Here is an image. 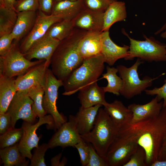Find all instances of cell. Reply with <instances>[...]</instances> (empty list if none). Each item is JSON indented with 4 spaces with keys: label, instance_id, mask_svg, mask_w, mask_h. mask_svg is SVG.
<instances>
[{
    "label": "cell",
    "instance_id": "36",
    "mask_svg": "<svg viewBox=\"0 0 166 166\" xmlns=\"http://www.w3.org/2000/svg\"><path fill=\"white\" fill-rule=\"evenodd\" d=\"M88 144L89 158L87 166H109L105 157L99 155L92 145L90 143Z\"/></svg>",
    "mask_w": 166,
    "mask_h": 166
},
{
    "label": "cell",
    "instance_id": "10",
    "mask_svg": "<svg viewBox=\"0 0 166 166\" xmlns=\"http://www.w3.org/2000/svg\"><path fill=\"white\" fill-rule=\"evenodd\" d=\"M44 124H47L50 129L54 128V121L51 115L39 118L38 121L35 124L25 121L22 123L21 128L23 131V135L18 143V147L23 156L30 160L32 156L31 151L33 148L38 147V142L42 136H38L36 130Z\"/></svg>",
    "mask_w": 166,
    "mask_h": 166
},
{
    "label": "cell",
    "instance_id": "7",
    "mask_svg": "<svg viewBox=\"0 0 166 166\" xmlns=\"http://www.w3.org/2000/svg\"><path fill=\"white\" fill-rule=\"evenodd\" d=\"M45 61H31L28 60L21 52L18 42L14 41L7 53L4 56H0V73L10 77H18Z\"/></svg>",
    "mask_w": 166,
    "mask_h": 166
},
{
    "label": "cell",
    "instance_id": "33",
    "mask_svg": "<svg viewBox=\"0 0 166 166\" xmlns=\"http://www.w3.org/2000/svg\"><path fill=\"white\" fill-rule=\"evenodd\" d=\"M49 148L48 144L46 143L39 145L38 148H35L30 166H46L44 156L46 152Z\"/></svg>",
    "mask_w": 166,
    "mask_h": 166
},
{
    "label": "cell",
    "instance_id": "39",
    "mask_svg": "<svg viewBox=\"0 0 166 166\" xmlns=\"http://www.w3.org/2000/svg\"><path fill=\"white\" fill-rule=\"evenodd\" d=\"M14 40L11 33L0 37V55H5L10 48Z\"/></svg>",
    "mask_w": 166,
    "mask_h": 166
},
{
    "label": "cell",
    "instance_id": "21",
    "mask_svg": "<svg viewBox=\"0 0 166 166\" xmlns=\"http://www.w3.org/2000/svg\"><path fill=\"white\" fill-rule=\"evenodd\" d=\"M101 105L84 108L79 107L74 116L76 128L81 135L87 134L93 129Z\"/></svg>",
    "mask_w": 166,
    "mask_h": 166
},
{
    "label": "cell",
    "instance_id": "42",
    "mask_svg": "<svg viewBox=\"0 0 166 166\" xmlns=\"http://www.w3.org/2000/svg\"><path fill=\"white\" fill-rule=\"evenodd\" d=\"M39 10L45 13H51L54 0H38Z\"/></svg>",
    "mask_w": 166,
    "mask_h": 166
},
{
    "label": "cell",
    "instance_id": "16",
    "mask_svg": "<svg viewBox=\"0 0 166 166\" xmlns=\"http://www.w3.org/2000/svg\"><path fill=\"white\" fill-rule=\"evenodd\" d=\"M104 14L84 7L73 20L74 27L86 31L102 32Z\"/></svg>",
    "mask_w": 166,
    "mask_h": 166
},
{
    "label": "cell",
    "instance_id": "6",
    "mask_svg": "<svg viewBox=\"0 0 166 166\" xmlns=\"http://www.w3.org/2000/svg\"><path fill=\"white\" fill-rule=\"evenodd\" d=\"M143 62L137 58L136 61L130 67H127L120 65L116 67L119 76L123 81V87L120 94L126 99H130L140 94L147 88L151 86L153 81L156 78L145 76L142 80L140 79L138 69Z\"/></svg>",
    "mask_w": 166,
    "mask_h": 166
},
{
    "label": "cell",
    "instance_id": "35",
    "mask_svg": "<svg viewBox=\"0 0 166 166\" xmlns=\"http://www.w3.org/2000/svg\"><path fill=\"white\" fill-rule=\"evenodd\" d=\"M117 0H83L85 8L97 11L104 12L109 6Z\"/></svg>",
    "mask_w": 166,
    "mask_h": 166
},
{
    "label": "cell",
    "instance_id": "23",
    "mask_svg": "<svg viewBox=\"0 0 166 166\" xmlns=\"http://www.w3.org/2000/svg\"><path fill=\"white\" fill-rule=\"evenodd\" d=\"M37 16L36 11H25L17 13L16 21L11 33L15 42L18 41L33 28Z\"/></svg>",
    "mask_w": 166,
    "mask_h": 166
},
{
    "label": "cell",
    "instance_id": "27",
    "mask_svg": "<svg viewBox=\"0 0 166 166\" xmlns=\"http://www.w3.org/2000/svg\"><path fill=\"white\" fill-rule=\"evenodd\" d=\"M0 156L4 166H27L29 160L20 151L18 143L14 145L0 149Z\"/></svg>",
    "mask_w": 166,
    "mask_h": 166
},
{
    "label": "cell",
    "instance_id": "25",
    "mask_svg": "<svg viewBox=\"0 0 166 166\" xmlns=\"http://www.w3.org/2000/svg\"><path fill=\"white\" fill-rule=\"evenodd\" d=\"M127 17L125 3L116 1L112 3L104 12L103 31H109L115 23L124 21Z\"/></svg>",
    "mask_w": 166,
    "mask_h": 166
},
{
    "label": "cell",
    "instance_id": "34",
    "mask_svg": "<svg viewBox=\"0 0 166 166\" xmlns=\"http://www.w3.org/2000/svg\"><path fill=\"white\" fill-rule=\"evenodd\" d=\"M147 166L145 152L142 147L139 145L123 166Z\"/></svg>",
    "mask_w": 166,
    "mask_h": 166
},
{
    "label": "cell",
    "instance_id": "47",
    "mask_svg": "<svg viewBox=\"0 0 166 166\" xmlns=\"http://www.w3.org/2000/svg\"><path fill=\"white\" fill-rule=\"evenodd\" d=\"M166 29V22L163 26L155 33V34L157 35L161 33Z\"/></svg>",
    "mask_w": 166,
    "mask_h": 166
},
{
    "label": "cell",
    "instance_id": "24",
    "mask_svg": "<svg viewBox=\"0 0 166 166\" xmlns=\"http://www.w3.org/2000/svg\"><path fill=\"white\" fill-rule=\"evenodd\" d=\"M84 7L83 0H63L54 3L51 14L62 20H72Z\"/></svg>",
    "mask_w": 166,
    "mask_h": 166
},
{
    "label": "cell",
    "instance_id": "31",
    "mask_svg": "<svg viewBox=\"0 0 166 166\" xmlns=\"http://www.w3.org/2000/svg\"><path fill=\"white\" fill-rule=\"evenodd\" d=\"M27 93L33 101L32 109L37 117L39 118L45 117L47 113L42 106L43 88L40 85L34 86L28 90Z\"/></svg>",
    "mask_w": 166,
    "mask_h": 166
},
{
    "label": "cell",
    "instance_id": "43",
    "mask_svg": "<svg viewBox=\"0 0 166 166\" xmlns=\"http://www.w3.org/2000/svg\"><path fill=\"white\" fill-rule=\"evenodd\" d=\"M62 156V153H59L53 157L50 160L51 165L52 166H64L67 162V159L64 157L61 161H60Z\"/></svg>",
    "mask_w": 166,
    "mask_h": 166
},
{
    "label": "cell",
    "instance_id": "29",
    "mask_svg": "<svg viewBox=\"0 0 166 166\" xmlns=\"http://www.w3.org/2000/svg\"><path fill=\"white\" fill-rule=\"evenodd\" d=\"M74 28L73 20H62L53 24L45 35L60 41L68 36Z\"/></svg>",
    "mask_w": 166,
    "mask_h": 166
},
{
    "label": "cell",
    "instance_id": "38",
    "mask_svg": "<svg viewBox=\"0 0 166 166\" xmlns=\"http://www.w3.org/2000/svg\"><path fill=\"white\" fill-rule=\"evenodd\" d=\"M79 154L81 166H87L89 158V149L88 143L83 139L76 144L75 147Z\"/></svg>",
    "mask_w": 166,
    "mask_h": 166
},
{
    "label": "cell",
    "instance_id": "11",
    "mask_svg": "<svg viewBox=\"0 0 166 166\" xmlns=\"http://www.w3.org/2000/svg\"><path fill=\"white\" fill-rule=\"evenodd\" d=\"M33 103L27 92H16L6 111L10 116L12 127H14L16 122L19 119L33 124L37 117L32 109Z\"/></svg>",
    "mask_w": 166,
    "mask_h": 166
},
{
    "label": "cell",
    "instance_id": "41",
    "mask_svg": "<svg viewBox=\"0 0 166 166\" xmlns=\"http://www.w3.org/2000/svg\"><path fill=\"white\" fill-rule=\"evenodd\" d=\"M10 116L7 112L0 113V134H2L11 128Z\"/></svg>",
    "mask_w": 166,
    "mask_h": 166
},
{
    "label": "cell",
    "instance_id": "5",
    "mask_svg": "<svg viewBox=\"0 0 166 166\" xmlns=\"http://www.w3.org/2000/svg\"><path fill=\"white\" fill-rule=\"evenodd\" d=\"M128 38L130 45L128 55L124 59L131 60L137 57L142 61L148 62L166 61V45L156 40L154 38L144 36L145 40H138L130 37L124 31Z\"/></svg>",
    "mask_w": 166,
    "mask_h": 166
},
{
    "label": "cell",
    "instance_id": "48",
    "mask_svg": "<svg viewBox=\"0 0 166 166\" xmlns=\"http://www.w3.org/2000/svg\"><path fill=\"white\" fill-rule=\"evenodd\" d=\"M161 33L160 37L166 39V29Z\"/></svg>",
    "mask_w": 166,
    "mask_h": 166
},
{
    "label": "cell",
    "instance_id": "40",
    "mask_svg": "<svg viewBox=\"0 0 166 166\" xmlns=\"http://www.w3.org/2000/svg\"><path fill=\"white\" fill-rule=\"evenodd\" d=\"M144 92L148 95L157 96L160 100L163 99V107H166V80H165L164 84L161 87H155L152 89H146Z\"/></svg>",
    "mask_w": 166,
    "mask_h": 166
},
{
    "label": "cell",
    "instance_id": "50",
    "mask_svg": "<svg viewBox=\"0 0 166 166\" xmlns=\"http://www.w3.org/2000/svg\"><path fill=\"white\" fill-rule=\"evenodd\" d=\"M20 0H17V2L20 1Z\"/></svg>",
    "mask_w": 166,
    "mask_h": 166
},
{
    "label": "cell",
    "instance_id": "18",
    "mask_svg": "<svg viewBox=\"0 0 166 166\" xmlns=\"http://www.w3.org/2000/svg\"><path fill=\"white\" fill-rule=\"evenodd\" d=\"M129 46L118 45L111 40L109 31H103L101 54L105 62L109 66H113L118 60L125 58L128 55Z\"/></svg>",
    "mask_w": 166,
    "mask_h": 166
},
{
    "label": "cell",
    "instance_id": "3",
    "mask_svg": "<svg viewBox=\"0 0 166 166\" xmlns=\"http://www.w3.org/2000/svg\"><path fill=\"white\" fill-rule=\"evenodd\" d=\"M105 61L101 54L84 60L81 65L63 81V95L73 94L82 88L97 81L103 72Z\"/></svg>",
    "mask_w": 166,
    "mask_h": 166
},
{
    "label": "cell",
    "instance_id": "15",
    "mask_svg": "<svg viewBox=\"0 0 166 166\" xmlns=\"http://www.w3.org/2000/svg\"><path fill=\"white\" fill-rule=\"evenodd\" d=\"M60 41L45 35L24 54L28 60H44L49 65L53 55Z\"/></svg>",
    "mask_w": 166,
    "mask_h": 166
},
{
    "label": "cell",
    "instance_id": "32",
    "mask_svg": "<svg viewBox=\"0 0 166 166\" xmlns=\"http://www.w3.org/2000/svg\"><path fill=\"white\" fill-rule=\"evenodd\" d=\"M23 131L22 128L12 127L4 133L0 135L1 149L13 146L19 142L22 137Z\"/></svg>",
    "mask_w": 166,
    "mask_h": 166
},
{
    "label": "cell",
    "instance_id": "2",
    "mask_svg": "<svg viewBox=\"0 0 166 166\" xmlns=\"http://www.w3.org/2000/svg\"><path fill=\"white\" fill-rule=\"evenodd\" d=\"M87 31L75 28L67 38L60 41L52 57L51 71L63 81L82 63L79 51L80 42Z\"/></svg>",
    "mask_w": 166,
    "mask_h": 166
},
{
    "label": "cell",
    "instance_id": "45",
    "mask_svg": "<svg viewBox=\"0 0 166 166\" xmlns=\"http://www.w3.org/2000/svg\"><path fill=\"white\" fill-rule=\"evenodd\" d=\"M17 1V0H0V6L16 11L15 6Z\"/></svg>",
    "mask_w": 166,
    "mask_h": 166
},
{
    "label": "cell",
    "instance_id": "17",
    "mask_svg": "<svg viewBox=\"0 0 166 166\" xmlns=\"http://www.w3.org/2000/svg\"><path fill=\"white\" fill-rule=\"evenodd\" d=\"M157 96L150 102L144 105L132 103L128 108L132 113L130 124H134L158 116L163 107V101Z\"/></svg>",
    "mask_w": 166,
    "mask_h": 166
},
{
    "label": "cell",
    "instance_id": "19",
    "mask_svg": "<svg viewBox=\"0 0 166 166\" xmlns=\"http://www.w3.org/2000/svg\"><path fill=\"white\" fill-rule=\"evenodd\" d=\"M103 87H100L97 81L90 84L79 90L78 98L81 107L88 108L97 105L103 106L106 102Z\"/></svg>",
    "mask_w": 166,
    "mask_h": 166
},
{
    "label": "cell",
    "instance_id": "26",
    "mask_svg": "<svg viewBox=\"0 0 166 166\" xmlns=\"http://www.w3.org/2000/svg\"><path fill=\"white\" fill-rule=\"evenodd\" d=\"M14 77L0 73V113L6 112L8 106L17 92Z\"/></svg>",
    "mask_w": 166,
    "mask_h": 166
},
{
    "label": "cell",
    "instance_id": "14",
    "mask_svg": "<svg viewBox=\"0 0 166 166\" xmlns=\"http://www.w3.org/2000/svg\"><path fill=\"white\" fill-rule=\"evenodd\" d=\"M49 66L45 61L33 67L24 74L18 76L15 80L17 92H27L38 85L44 88L45 75Z\"/></svg>",
    "mask_w": 166,
    "mask_h": 166
},
{
    "label": "cell",
    "instance_id": "4",
    "mask_svg": "<svg viewBox=\"0 0 166 166\" xmlns=\"http://www.w3.org/2000/svg\"><path fill=\"white\" fill-rule=\"evenodd\" d=\"M120 128V127L113 121L104 109L100 108L93 129L81 136L85 142L92 145L99 155L105 157Z\"/></svg>",
    "mask_w": 166,
    "mask_h": 166
},
{
    "label": "cell",
    "instance_id": "13",
    "mask_svg": "<svg viewBox=\"0 0 166 166\" xmlns=\"http://www.w3.org/2000/svg\"><path fill=\"white\" fill-rule=\"evenodd\" d=\"M83 139L76 128L74 116L70 115L69 120L63 123L53 134L48 143L49 148L60 146L75 147Z\"/></svg>",
    "mask_w": 166,
    "mask_h": 166
},
{
    "label": "cell",
    "instance_id": "30",
    "mask_svg": "<svg viewBox=\"0 0 166 166\" xmlns=\"http://www.w3.org/2000/svg\"><path fill=\"white\" fill-rule=\"evenodd\" d=\"M17 17L16 11L0 6V37L12 33Z\"/></svg>",
    "mask_w": 166,
    "mask_h": 166
},
{
    "label": "cell",
    "instance_id": "20",
    "mask_svg": "<svg viewBox=\"0 0 166 166\" xmlns=\"http://www.w3.org/2000/svg\"><path fill=\"white\" fill-rule=\"evenodd\" d=\"M102 32L87 31L81 38L79 51L84 59L101 54Z\"/></svg>",
    "mask_w": 166,
    "mask_h": 166
},
{
    "label": "cell",
    "instance_id": "37",
    "mask_svg": "<svg viewBox=\"0 0 166 166\" xmlns=\"http://www.w3.org/2000/svg\"><path fill=\"white\" fill-rule=\"evenodd\" d=\"M15 8L17 13L25 11H36L39 10L38 0H20L17 2Z\"/></svg>",
    "mask_w": 166,
    "mask_h": 166
},
{
    "label": "cell",
    "instance_id": "12",
    "mask_svg": "<svg viewBox=\"0 0 166 166\" xmlns=\"http://www.w3.org/2000/svg\"><path fill=\"white\" fill-rule=\"evenodd\" d=\"M62 20L56 16L51 14L47 15L39 10L33 28L19 46L21 53H25L34 43L45 36L53 24Z\"/></svg>",
    "mask_w": 166,
    "mask_h": 166
},
{
    "label": "cell",
    "instance_id": "8",
    "mask_svg": "<svg viewBox=\"0 0 166 166\" xmlns=\"http://www.w3.org/2000/svg\"><path fill=\"white\" fill-rule=\"evenodd\" d=\"M139 146L132 136L119 129L106 155L109 166H123Z\"/></svg>",
    "mask_w": 166,
    "mask_h": 166
},
{
    "label": "cell",
    "instance_id": "9",
    "mask_svg": "<svg viewBox=\"0 0 166 166\" xmlns=\"http://www.w3.org/2000/svg\"><path fill=\"white\" fill-rule=\"evenodd\" d=\"M63 85V81L58 79L51 70L48 69L45 77L44 87V93L42 106L46 113L51 115L54 121L53 129L56 131L61 125L67 121L66 118L59 113L56 105L58 97V90Z\"/></svg>",
    "mask_w": 166,
    "mask_h": 166
},
{
    "label": "cell",
    "instance_id": "46",
    "mask_svg": "<svg viewBox=\"0 0 166 166\" xmlns=\"http://www.w3.org/2000/svg\"><path fill=\"white\" fill-rule=\"evenodd\" d=\"M151 166H166V160H157L153 162Z\"/></svg>",
    "mask_w": 166,
    "mask_h": 166
},
{
    "label": "cell",
    "instance_id": "49",
    "mask_svg": "<svg viewBox=\"0 0 166 166\" xmlns=\"http://www.w3.org/2000/svg\"><path fill=\"white\" fill-rule=\"evenodd\" d=\"M63 0H69V1H76L78 0H54V2H59Z\"/></svg>",
    "mask_w": 166,
    "mask_h": 166
},
{
    "label": "cell",
    "instance_id": "1",
    "mask_svg": "<svg viewBox=\"0 0 166 166\" xmlns=\"http://www.w3.org/2000/svg\"><path fill=\"white\" fill-rule=\"evenodd\" d=\"M132 136L144 150L146 163L151 166L157 160L158 154L166 133V107H163L157 116L134 124L120 127Z\"/></svg>",
    "mask_w": 166,
    "mask_h": 166
},
{
    "label": "cell",
    "instance_id": "44",
    "mask_svg": "<svg viewBox=\"0 0 166 166\" xmlns=\"http://www.w3.org/2000/svg\"><path fill=\"white\" fill-rule=\"evenodd\" d=\"M157 160H166V133L159 152Z\"/></svg>",
    "mask_w": 166,
    "mask_h": 166
},
{
    "label": "cell",
    "instance_id": "28",
    "mask_svg": "<svg viewBox=\"0 0 166 166\" xmlns=\"http://www.w3.org/2000/svg\"><path fill=\"white\" fill-rule=\"evenodd\" d=\"M106 72L102 74L101 78L106 79L108 81L107 85L103 88L105 93H112L117 96L120 94L123 87V81L120 76H118L117 68L110 67L108 65L106 67Z\"/></svg>",
    "mask_w": 166,
    "mask_h": 166
},
{
    "label": "cell",
    "instance_id": "22",
    "mask_svg": "<svg viewBox=\"0 0 166 166\" xmlns=\"http://www.w3.org/2000/svg\"><path fill=\"white\" fill-rule=\"evenodd\" d=\"M103 106L113 121L120 127L130 123L132 113L121 101L116 100L111 103L107 102Z\"/></svg>",
    "mask_w": 166,
    "mask_h": 166
}]
</instances>
